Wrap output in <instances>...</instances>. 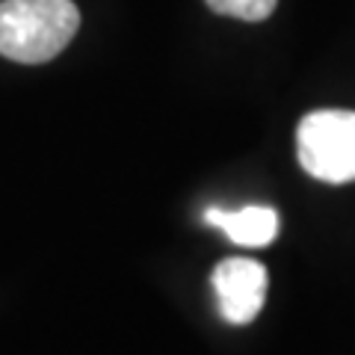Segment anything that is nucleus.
Listing matches in <instances>:
<instances>
[{"label": "nucleus", "instance_id": "obj_2", "mask_svg": "<svg viewBox=\"0 0 355 355\" xmlns=\"http://www.w3.org/2000/svg\"><path fill=\"white\" fill-rule=\"evenodd\" d=\"M299 166L317 181H355V113L352 110H314L296 130Z\"/></svg>", "mask_w": 355, "mask_h": 355}, {"label": "nucleus", "instance_id": "obj_1", "mask_svg": "<svg viewBox=\"0 0 355 355\" xmlns=\"http://www.w3.org/2000/svg\"><path fill=\"white\" fill-rule=\"evenodd\" d=\"M77 27H80V12L71 0H3L0 53L24 65L48 62L62 53Z\"/></svg>", "mask_w": 355, "mask_h": 355}, {"label": "nucleus", "instance_id": "obj_5", "mask_svg": "<svg viewBox=\"0 0 355 355\" xmlns=\"http://www.w3.org/2000/svg\"><path fill=\"white\" fill-rule=\"evenodd\" d=\"M279 0H207V6L216 15L240 18V21H263L272 15Z\"/></svg>", "mask_w": 355, "mask_h": 355}, {"label": "nucleus", "instance_id": "obj_4", "mask_svg": "<svg viewBox=\"0 0 355 355\" xmlns=\"http://www.w3.org/2000/svg\"><path fill=\"white\" fill-rule=\"evenodd\" d=\"M205 222L219 228L237 246H266L279 234V214L266 205H246L240 210L207 207Z\"/></svg>", "mask_w": 355, "mask_h": 355}, {"label": "nucleus", "instance_id": "obj_3", "mask_svg": "<svg viewBox=\"0 0 355 355\" xmlns=\"http://www.w3.org/2000/svg\"><path fill=\"white\" fill-rule=\"evenodd\" d=\"M214 291L219 314L234 326H246L266 302V266L252 258H228L214 270Z\"/></svg>", "mask_w": 355, "mask_h": 355}]
</instances>
